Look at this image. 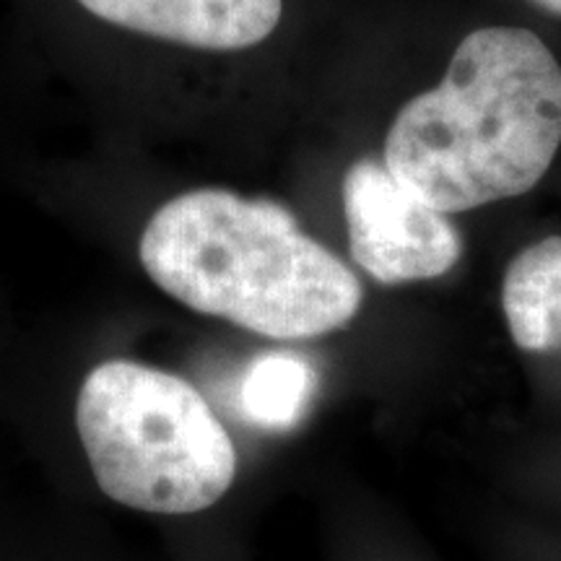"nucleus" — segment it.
<instances>
[{
  "label": "nucleus",
  "instance_id": "nucleus-1",
  "mask_svg": "<svg viewBox=\"0 0 561 561\" xmlns=\"http://www.w3.org/2000/svg\"><path fill=\"white\" fill-rule=\"evenodd\" d=\"M561 146V66L528 30L486 26L385 138V167L442 214L530 193Z\"/></svg>",
  "mask_w": 561,
  "mask_h": 561
},
{
  "label": "nucleus",
  "instance_id": "nucleus-2",
  "mask_svg": "<svg viewBox=\"0 0 561 561\" xmlns=\"http://www.w3.org/2000/svg\"><path fill=\"white\" fill-rule=\"evenodd\" d=\"M149 278L191 310L276 341L348 325L362 280L268 198L201 187L167 201L140 234Z\"/></svg>",
  "mask_w": 561,
  "mask_h": 561
},
{
  "label": "nucleus",
  "instance_id": "nucleus-3",
  "mask_svg": "<svg viewBox=\"0 0 561 561\" xmlns=\"http://www.w3.org/2000/svg\"><path fill=\"white\" fill-rule=\"evenodd\" d=\"M76 426L110 500L153 515L214 507L237 476V450L206 398L172 371L128 359L94 367Z\"/></svg>",
  "mask_w": 561,
  "mask_h": 561
},
{
  "label": "nucleus",
  "instance_id": "nucleus-4",
  "mask_svg": "<svg viewBox=\"0 0 561 561\" xmlns=\"http://www.w3.org/2000/svg\"><path fill=\"white\" fill-rule=\"evenodd\" d=\"M343 214L351 257L385 286L439 278L462 255L447 214L403 185L385 161L362 159L346 172Z\"/></svg>",
  "mask_w": 561,
  "mask_h": 561
},
{
  "label": "nucleus",
  "instance_id": "nucleus-5",
  "mask_svg": "<svg viewBox=\"0 0 561 561\" xmlns=\"http://www.w3.org/2000/svg\"><path fill=\"white\" fill-rule=\"evenodd\" d=\"M96 19L195 50L234 53L276 32L284 0H79Z\"/></svg>",
  "mask_w": 561,
  "mask_h": 561
},
{
  "label": "nucleus",
  "instance_id": "nucleus-6",
  "mask_svg": "<svg viewBox=\"0 0 561 561\" xmlns=\"http://www.w3.org/2000/svg\"><path fill=\"white\" fill-rule=\"evenodd\" d=\"M502 310L517 348L561 351V237L517 252L502 280Z\"/></svg>",
  "mask_w": 561,
  "mask_h": 561
},
{
  "label": "nucleus",
  "instance_id": "nucleus-7",
  "mask_svg": "<svg viewBox=\"0 0 561 561\" xmlns=\"http://www.w3.org/2000/svg\"><path fill=\"white\" fill-rule=\"evenodd\" d=\"M312 392L314 369L310 362L289 351H268L244 371L240 405L250 424L286 432L305 419Z\"/></svg>",
  "mask_w": 561,
  "mask_h": 561
},
{
  "label": "nucleus",
  "instance_id": "nucleus-8",
  "mask_svg": "<svg viewBox=\"0 0 561 561\" xmlns=\"http://www.w3.org/2000/svg\"><path fill=\"white\" fill-rule=\"evenodd\" d=\"M536 5H541L543 11L549 13H557V16H561V0H533Z\"/></svg>",
  "mask_w": 561,
  "mask_h": 561
}]
</instances>
